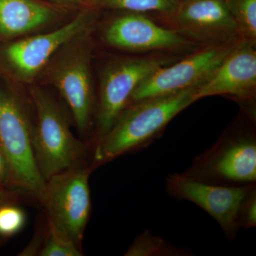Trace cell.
Segmentation results:
<instances>
[{"mask_svg":"<svg viewBox=\"0 0 256 256\" xmlns=\"http://www.w3.org/2000/svg\"><path fill=\"white\" fill-rule=\"evenodd\" d=\"M197 87L128 105L92 148L94 168L149 144L175 116L196 102Z\"/></svg>","mask_w":256,"mask_h":256,"instance_id":"cell-1","label":"cell"},{"mask_svg":"<svg viewBox=\"0 0 256 256\" xmlns=\"http://www.w3.org/2000/svg\"><path fill=\"white\" fill-rule=\"evenodd\" d=\"M28 96L34 110L32 149L44 180L92 163V149L74 136L66 114L53 95L44 88L33 85Z\"/></svg>","mask_w":256,"mask_h":256,"instance_id":"cell-2","label":"cell"},{"mask_svg":"<svg viewBox=\"0 0 256 256\" xmlns=\"http://www.w3.org/2000/svg\"><path fill=\"white\" fill-rule=\"evenodd\" d=\"M90 30L64 45L40 76L58 90L84 142L92 149L96 111L92 72Z\"/></svg>","mask_w":256,"mask_h":256,"instance_id":"cell-3","label":"cell"},{"mask_svg":"<svg viewBox=\"0 0 256 256\" xmlns=\"http://www.w3.org/2000/svg\"><path fill=\"white\" fill-rule=\"evenodd\" d=\"M33 127L28 94L24 95L8 79H0V146L9 161L12 188L37 200L45 181L32 149Z\"/></svg>","mask_w":256,"mask_h":256,"instance_id":"cell-4","label":"cell"},{"mask_svg":"<svg viewBox=\"0 0 256 256\" xmlns=\"http://www.w3.org/2000/svg\"><path fill=\"white\" fill-rule=\"evenodd\" d=\"M94 169L89 163L54 175L36 200L46 220L80 248L92 212L89 178Z\"/></svg>","mask_w":256,"mask_h":256,"instance_id":"cell-5","label":"cell"},{"mask_svg":"<svg viewBox=\"0 0 256 256\" xmlns=\"http://www.w3.org/2000/svg\"><path fill=\"white\" fill-rule=\"evenodd\" d=\"M183 174L212 184L242 186L255 183V132L236 127L228 129L212 148L197 156Z\"/></svg>","mask_w":256,"mask_h":256,"instance_id":"cell-6","label":"cell"},{"mask_svg":"<svg viewBox=\"0 0 256 256\" xmlns=\"http://www.w3.org/2000/svg\"><path fill=\"white\" fill-rule=\"evenodd\" d=\"M172 62V58L166 56H151L114 60L104 68L96 102L92 150L127 107L138 86Z\"/></svg>","mask_w":256,"mask_h":256,"instance_id":"cell-7","label":"cell"},{"mask_svg":"<svg viewBox=\"0 0 256 256\" xmlns=\"http://www.w3.org/2000/svg\"><path fill=\"white\" fill-rule=\"evenodd\" d=\"M166 188L171 196L186 200L204 210L216 220L229 239L235 238L242 228L244 207L256 192L255 184L224 186L198 181L184 174H172L166 178Z\"/></svg>","mask_w":256,"mask_h":256,"instance_id":"cell-8","label":"cell"},{"mask_svg":"<svg viewBox=\"0 0 256 256\" xmlns=\"http://www.w3.org/2000/svg\"><path fill=\"white\" fill-rule=\"evenodd\" d=\"M92 13L86 10L56 30L9 44L2 52V63L13 78L32 84L64 45L92 30L95 21Z\"/></svg>","mask_w":256,"mask_h":256,"instance_id":"cell-9","label":"cell"},{"mask_svg":"<svg viewBox=\"0 0 256 256\" xmlns=\"http://www.w3.org/2000/svg\"><path fill=\"white\" fill-rule=\"evenodd\" d=\"M240 42L206 45L176 63L160 67L138 86L128 105L198 86L210 78Z\"/></svg>","mask_w":256,"mask_h":256,"instance_id":"cell-10","label":"cell"},{"mask_svg":"<svg viewBox=\"0 0 256 256\" xmlns=\"http://www.w3.org/2000/svg\"><path fill=\"white\" fill-rule=\"evenodd\" d=\"M165 16L170 28L206 46L242 40L225 0H180Z\"/></svg>","mask_w":256,"mask_h":256,"instance_id":"cell-11","label":"cell"},{"mask_svg":"<svg viewBox=\"0 0 256 256\" xmlns=\"http://www.w3.org/2000/svg\"><path fill=\"white\" fill-rule=\"evenodd\" d=\"M102 37L110 46L128 52L184 50L195 44L172 28L156 24L146 15L134 12L112 20Z\"/></svg>","mask_w":256,"mask_h":256,"instance_id":"cell-12","label":"cell"},{"mask_svg":"<svg viewBox=\"0 0 256 256\" xmlns=\"http://www.w3.org/2000/svg\"><path fill=\"white\" fill-rule=\"evenodd\" d=\"M256 44L239 42L210 78L196 88V100L214 96L252 100L256 90Z\"/></svg>","mask_w":256,"mask_h":256,"instance_id":"cell-13","label":"cell"},{"mask_svg":"<svg viewBox=\"0 0 256 256\" xmlns=\"http://www.w3.org/2000/svg\"><path fill=\"white\" fill-rule=\"evenodd\" d=\"M56 12L35 0H0V38L26 34L50 23Z\"/></svg>","mask_w":256,"mask_h":256,"instance_id":"cell-14","label":"cell"},{"mask_svg":"<svg viewBox=\"0 0 256 256\" xmlns=\"http://www.w3.org/2000/svg\"><path fill=\"white\" fill-rule=\"evenodd\" d=\"M42 224L40 256H80L82 248L58 230L50 220L44 218Z\"/></svg>","mask_w":256,"mask_h":256,"instance_id":"cell-15","label":"cell"},{"mask_svg":"<svg viewBox=\"0 0 256 256\" xmlns=\"http://www.w3.org/2000/svg\"><path fill=\"white\" fill-rule=\"evenodd\" d=\"M186 249L175 247L160 236L144 230L136 237L126 252L128 256H190Z\"/></svg>","mask_w":256,"mask_h":256,"instance_id":"cell-16","label":"cell"},{"mask_svg":"<svg viewBox=\"0 0 256 256\" xmlns=\"http://www.w3.org/2000/svg\"><path fill=\"white\" fill-rule=\"evenodd\" d=\"M180 0H94V6L109 9L126 10L130 12H158L170 14Z\"/></svg>","mask_w":256,"mask_h":256,"instance_id":"cell-17","label":"cell"},{"mask_svg":"<svg viewBox=\"0 0 256 256\" xmlns=\"http://www.w3.org/2000/svg\"><path fill=\"white\" fill-rule=\"evenodd\" d=\"M242 40L256 44V0H225Z\"/></svg>","mask_w":256,"mask_h":256,"instance_id":"cell-18","label":"cell"},{"mask_svg":"<svg viewBox=\"0 0 256 256\" xmlns=\"http://www.w3.org/2000/svg\"><path fill=\"white\" fill-rule=\"evenodd\" d=\"M26 220V214L16 204H0V237L14 236L24 228Z\"/></svg>","mask_w":256,"mask_h":256,"instance_id":"cell-19","label":"cell"},{"mask_svg":"<svg viewBox=\"0 0 256 256\" xmlns=\"http://www.w3.org/2000/svg\"><path fill=\"white\" fill-rule=\"evenodd\" d=\"M256 224V192L249 197L242 216V227L246 228H254Z\"/></svg>","mask_w":256,"mask_h":256,"instance_id":"cell-20","label":"cell"},{"mask_svg":"<svg viewBox=\"0 0 256 256\" xmlns=\"http://www.w3.org/2000/svg\"><path fill=\"white\" fill-rule=\"evenodd\" d=\"M0 190H12L11 170L9 161L0 146Z\"/></svg>","mask_w":256,"mask_h":256,"instance_id":"cell-21","label":"cell"},{"mask_svg":"<svg viewBox=\"0 0 256 256\" xmlns=\"http://www.w3.org/2000/svg\"><path fill=\"white\" fill-rule=\"evenodd\" d=\"M24 194L18 190H0V204H18Z\"/></svg>","mask_w":256,"mask_h":256,"instance_id":"cell-22","label":"cell"},{"mask_svg":"<svg viewBox=\"0 0 256 256\" xmlns=\"http://www.w3.org/2000/svg\"><path fill=\"white\" fill-rule=\"evenodd\" d=\"M60 2L72 4L94 5V0H56Z\"/></svg>","mask_w":256,"mask_h":256,"instance_id":"cell-23","label":"cell"},{"mask_svg":"<svg viewBox=\"0 0 256 256\" xmlns=\"http://www.w3.org/2000/svg\"><path fill=\"white\" fill-rule=\"evenodd\" d=\"M1 68H2L1 60H0V70H1Z\"/></svg>","mask_w":256,"mask_h":256,"instance_id":"cell-24","label":"cell"}]
</instances>
